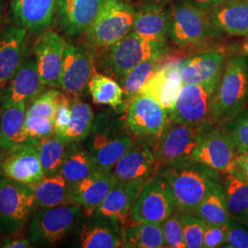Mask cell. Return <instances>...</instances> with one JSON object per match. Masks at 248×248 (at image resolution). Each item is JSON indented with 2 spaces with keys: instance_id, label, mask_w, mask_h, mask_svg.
I'll return each mask as SVG.
<instances>
[{
  "instance_id": "obj_27",
  "label": "cell",
  "mask_w": 248,
  "mask_h": 248,
  "mask_svg": "<svg viewBox=\"0 0 248 248\" xmlns=\"http://www.w3.org/2000/svg\"><path fill=\"white\" fill-rule=\"evenodd\" d=\"M215 28L232 35H248V0L226 1L210 15Z\"/></svg>"
},
{
  "instance_id": "obj_17",
  "label": "cell",
  "mask_w": 248,
  "mask_h": 248,
  "mask_svg": "<svg viewBox=\"0 0 248 248\" xmlns=\"http://www.w3.org/2000/svg\"><path fill=\"white\" fill-rule=\"evenodd\" d=\"M117 182L111 172L98 170L79 182L72 184L71 204L79 206L91 218Z\"/></svg>"
},
{
  "instance_id": "obj_22",
  "label": "cell",
  "mask_w": 248,
  "mask_h": 248,
  "mask_svg": "<svg viewBox=\"0 0 248 248\" xmlns=\"http://www.w3.org/2000/svg\"><path fill=\"white\" fill-rule=\"evenodd\" d=\"M183 85L179 71V63L169 64L161 67L146 82L139 94L154 98L169 113L175 105Z\"/></svg>"
},
{
  "instance_id": "obj_35",
  "label": "cell",
  "mask_w": 248,
  "mask_h": 248,
  "mask_svg": "<svg viewBox=\"0 0 248 248\" xmlns=\"http://www.w3.org/2000/svg\"><path fill=\"white\" fill-rule=\"evenodd\" d=\"M71 144L72 142L56 135L39 141L37 148L45 176L59 173Z\"/></svg>"
},
{
  "instance_id": "obj_4",
  "label": "cell",
  "mask_w": 248,
  "mask_h": 248,
  "mask_svg": "<svg viewBox=\"0 0 248 248\" xmlns=\"http://www.w3.org/2000/svg\"><path fill=\"white\" fill-rule=\"evenodd\" d=\"M165 46L166 43L149 41L134 31L130 32L108 47L104 68L115 78L122 80L138 63L154 57H161Z\"/></svg>"
},
{
  "instance_id": "obj_7",
  "label": "cell",
  "mask_w": 248,
  "mask_h": 248,
  "mask_svg": "<svg viewBox=\"0 0 248 248\" xmlns=\"http://www.w3.org/2000/svg\"><path fill=\"white\" fill-rule=\"evenodd\" d=\"M80 213L81 208L75 204L39 208L30 223V241L34 245L60 242L72 230Z\"/></svg>"
},
{
  "instance_id": "obj_25",
  "label": "cell",
  "mask_w": 248,
  "mask_h": 248,
  "mask_svg": "<svg viewBox=\"0 0 248 248\" xmlns=\"http://www.w3.org/2000/svg\"><path fill=\"white\" fill-rule=\"evenodd\" d=\"M26 31L10 27L0 37V90L17 73L23 62Z\"/></svg>"
},
{
  "instance_id": "obj_26",
  "label": "cell",
  "mask_w": 248,
  "mask_h": 248,
  "mask_svg": "<svg viewBox=\"0 0 248 248\" xmlns=\"http://www.w3.org/2000/svg\"><path fill=\"white\" fill-rule=\"evenodd\" d=\"M170 27V12L158 4H150L135 13L133 31L142 38L166 43Z\"/></svg>"
},
{
  "instance_id": "obj_49",
  "label": "cell",
  "mask_w": 248,
  "mask_h": 248,
  "mask_svg": "<svg viewBox=\"0 0 248 248\" xmlns=\"http://www.w3.org/2000/svg\"><path fill=\"white\" fill-rule=\"evenodd\" d=\"M228 0H189V2H191L192 4H194L196 6L202 8V9H206V8H216L220 5H222V3L226 2Z\"/></svg>"
},
{
  "instance_id": "obj_5",
  "label": "cell",
  "mask_w": 248,
  "mask_h": 248,
  "mask_svg": "<svg viewBox=\"0 0 248 248\" xmlns=\"http://www.w3.org/2000/svg\"><path fill=\"white\" fill-rule=\"evenodd\" d=\"M134 11L131 5L120 0H105L92 25L87 31V39L96 47L108 48L130 33Z\"/></svg>"
},
{
  "instance_id": "obj_41",
  "label": "cell",
  "mask_w": 248,
  "mask_h": 248,
  "mask_svg": "<svg viewBox=\"0 0 248 248\" xmlns=\"http://www.w3.org/2000/svg\"><path fill=\"white\" fill-rule=\"evenodd\" d=\"M59 90L50 89L43 92L37 98H34L31 105L26 109V117L28 116H43L53 120L55 113V103Z\"/></svg>"
},
{
  "instance_id": "obj_19",
  "label": "cell",
  "mask_w": 248,
  "mask_h": 248,
  "mask_svg": "<svg viewBox=\"0 0 248 248\" xmlns=\"http://www.w3.org/2000/svg\"><path fill=\"white\" fill-rule=\"evenodd\" d=\"M88 138L87 149L98 169L106 172L111 171L133 143L127 134H115L108 131L89 134Z\"/></svg>"
},
{
  "instance_id": "obj_28",
  "label": "cell",
  "mask_w": 248,
  "mask_h": 248,
  "mask_svg": "<svg viewBox=\"0 0 248 248\" xmlns=\"http://www.w3.org/2000/svg\"><path fill=\"white\" fill-rule=\"evenodd\" d=\"M96 220L82 226L79 246L84 248H116L121 247L122 237L119 222L115 220L95 217Z\"/></svg>"
},
{
  "instance_id": "obj_3",
  "label": "cell",
  "mask_w": 248,
  "mask_h": 248,
  "mask_svg": "<svg viewBox=\"0 0 248 248\" xmlns=\"http://www.w3.org/2000/svg\"><path fill=\"white\" fill-rule=\"evenodd\" d=\"M36 207L32 186L3 177L0 179V232L16 234L23 230Z\"/></svg>"
},
{
  "instance_id": "obj_42",
  "label": "cell",
  "mask_w": 248,
  "mask_h": 248,
  "mask_svg": "<svg viewBox=\"0 0 248 248\" xmlns=\"http://www.w3.org/2000/svg\"><path fill=\"white\" fill-rule=\"evenodd\" d=\"M27 133L37 141L54 135V122L43 116H28L25 122Z\"/></svg>"
},
{
  "instance_id": "obj_18",
  "label": "cell",
  "mask_w": 248,
  "mask_h": 248,
  "mask_svg": "<svg viewBox=\"0 0 248 248\" xmlns=\"http://www.w3.org/2000/svg\"><path fill=\"white\" fill-rule=\"evenodd\" d=\"M156 163L155 154L146 143L133 142L110 172L118 181L148 180Z\"/></svg>"
},
{
  "instance_id": "obj_24",
  "label": "cell",
  "mask_w": 248,
  "mask_h": 248,
  "mask_svg": "<svg viewBox=\"0 0 248 248\" xmlns=\"http://www.w3.org/2000/svg\"><path fill=\"white\" fill-rule=\"evenodd\" d=\"M105 0H58V11L64 30L70 35L87 31L97 18Z\"/></svg>"
},
{
  "instance_id": "obj_6",
  "label": "cell",
  "mask_w": 248,
  "mask_h": 248,
  "mask_svg": "<svg viewBox=\"0 0 248 248\" xmlns=\"http://www.w3.org/2000/svg\"><path fill=\"white\" fill-rule=\"evenodd\" d=\"M203 131V125L178 124L169 120L160 134L155 153L157 162L169 167L192 161Z\"/></svg>"
},
{
  "instance_id": "obj_23",
  "label": "cell",
  "mask_w": 248,
  "mask_h": 248,
  "mask_svg": "<svg viewBox=\"0 0 248 248\" xmlns=\"http://www.w3.org/2000/svg\"><path fill=\"white\" fill-rule=\"evenodd\" d=\"M27 103L3 105L0 112V148L9 150L27 143H38L25 128Z\"/></svg>"
},
{
  "instance_id": "obj_33",
  "label": "cell",
  "mask_w": 248,
  "mask_h": 248,
  "mask_svg": "<svg viewBox=\"0 0 248 248\" xmlns=\"http://www.w3.org/2000/svg\"><path fill=\"white\" fill-rule=\"evenodd\" d=\"M136 222L123 232L122 245L124 248H165L162 223Z\"/></svg>"
},
{
  "instance_id": "obj_45",
  "label": "cell",
  "mask_w": 248,
  "mask_h": 248,
  "mask_svg": "<svg viewBox=\"0 0 248 248\" xmlns=\"http://www.w3.org/2000/svg\"><path fill=\"white\" fill-rule=\"evenodd\" d=\"M224 246L226 248H248V230L242 222L232 220L227 228V236Z\"/></svg>"
},
{
  "instance_id": "obj_10",
  "label": "cell",
  "mask_w": 248,
  "mask_h": 248,
  "mask_svg": "<svg viewBox=\"0 0 248 248\" xmlns=\"http://www.w3.org/2000/svg\"><path fill=\"white\" fill-rule=\"evenodd\" d=\"M219 86L184 84L169 112V120L178 124L203 125L213 117V102Z\"/></svg>"
},
{
  "instance_id": "obj_14",
  "label": "cell",
  "mask_w": 248,
  "mask_h": 248,
  "mask_svg": "<svg viewBox=\"0 0 248 248\" xmlns=\"http://www.w3.org/2000/svg\"><path fill=\"white\" fill-rule=\"evenodd\" d=\"M168 111L149 96L139 94L128 107L129 129L140 136H160L167 122Z\"/></svg>"
},
{
  "instance_id": "obj_1",
  "label": "cell",
  "mask_w": 248,
  "mask_h": 248,
  "mask_svg": "<svg viewBox=\"0 0 248 248\" xmlns=\"http://www.w3.org/2000/svg\"><path fill=\"white\" fill-rule=\"evenodd\" d=\"M167 180L177 210L194 213L196 208L218 183V172L197 161L166 167L161 172Z\"/></svg>"
},
{
  "instance_id": "obj_16",
  "label": "cell",
  "mask_w": 248,
  "mask_h": 248,
  "mask_svg": "<svg viewBox=\"0 0 248 248\" xmlns=\"http://www.w3.org/2000/svg\"><path fill=\"white\" fill-rule=\"evenodd\" d=\"M45 86L38 72L35 59L28 58L9 83L0 90V104L3 106L32 101L44 92Z\"/></svg>"
},
{
  "instance_id": "obj_11",
  "label": "cell",
  "mask_w": 248,
  "mask_h": 248,
  "mask_svg": "<svg viewBox=\"0 0 248 248\" xmlns=\"http://www.w3.org/2000/svg\"><path fill=\"white\" fill-rule=\"evenodd\" d=\"M237 150L230 133L221 130L204 132L193 155V160L222 174L236 170Z\"/></svg>"
},
{
  "instance_id": "obj_31",
  "label": "cell",
  "mask_w": 248,
  "mask_h": 248,
  "mask_svg": "<svg viewBox=\"0 0 248 248\" xmlns=\"http://www.w3.org/2000/svg\"><path fill=\"white\" fill-rule=\"evenodd\" d=\"M222 186L231 218L248 224V180L234 171L226 175Z\"/></svg>"
},
{
  "instance_id": "obj_13",
  "label": "cell",
  "mask_w": 248,
  "mask_h": 248,
  "mask_svg": "<svg viewBox=\"0 0 248 248\" xmlns=\"http://www.w3.org/2000/svg\"><path fill=\"white\" fill-rule=\"evenodd\" d=\"M3 176L32 186L45 177L37 143H27L3 151Z\"/></svg>"
},
{
  "instance_id": "obj_43",
  "label": "cell",
  "mask_w": 248,
  "mask_h": 248,
  "mask_svg": "<svg viewBox=\"0 0 248 248\" xmlns=\"http://www.w3.org/2000/svg\"><path fill=\"white\" fill-rule=\"evenodd\" d=\"M70 105L71 100L60 92L56 98L54 113V135L56 136L64 137L70 119Z\"/></svg>"
},
{
  "instance_id": "obj_51",
  "label": "cell",
  "mask_w": 248,
  "mask_h": 248,
  "mask_svg": "<svg viewBox=\"0 0 248 248\" xmlns=\"http://www.w3.org/2000/svg\"><path fill=\"white\" fill-rule=\"evenodd\" d=\"M155 1H169V0H155Z\"/></svg>"
},
{
  "instance_id": "obj_9",
  "label": "cell",
  "mask_w": 248,
  "mask_h": 248,
  "mask_svg": "<svg viewBox=\"0 0 248 248\" xmlns=\"http://www.w3.org/2000/svg\"><path fill=\"white\" fill-rule=\"evenodd\" d=\"M214 25L205 10L189 1L177 3L170 13L169 34L177 45L196 44L214 34Z\"/></svg>"
},
{
  "instance_id": "obj_21",
  "label": "cell",
  "mask_w": 248,
  "mask_h": 248,
  "mask_svg": "<svg viewBox=\"0 0 248 248\" xmlns=\"http://www.w3.org/2000/svg\"><path fill=\"white\" fill-rule=\"evenodd\" d=\"M224 55L212 52L190 57L179 63L183 84L219 86L222 78Z\"/></svg>"
},
{
  "instance_id": "obj_47",
  "label": "cell",
  "mask_w": 248,
  "mask_h": 248,
  "mask_svg": "<svg viewBox=\"0 0 248 248\" xmlns=\"http://www.w3.org/2000/svg\"><path fill=\"white\" fill-rule=\"evenodd\" d=\"M31 242L24 238H6L1 243L0 248H31Z\"/></svg>"
},
{
  "instance_id": "obj_40",
  "label": "cell",
  "mask_w": 248,
  "mask_h": 248,
  "mask_svg": "<svg viewBox=\"0 0 248 248\" xmlns=\"http://www.w3.org/2000/svg\"><path fill=\"white\" fill-rule=\"evenodd\" d=\"M183 234L186 248H202L203 247L206 223L198 216L183 212Z\"/></svg>"
},
{
  "instance_id": "obj_34",
  "label": "cell",
  "mask_w": 248,
  "mask_h": 248,
  "mask_svg": "<svg viewBox=\"0 0 248 248\" xmlns=\"http://www.w3.org/2000/svg\"><path fill=\"white\" fill-rule=\"evenodd\" d=\"M196 216L205 223L228 225L231 216L225 200L223 186L218 183L208 193L194 211Z\"/></svg>"
},
{
  "instance_id": "obj_44",
  "label": "cell",
  "mask_w": 248,
  "mask_h": 248,
  "mask_svg": "<svg viewBox=\"0 0 248 248\" xmlns=\"http://www.w3.org/2000/svg\"><path fill=\"white\" fill-rule=\"evenodd\" d=\"M230 134L235 144L237 154L248 151V112L240 116L235 121Z\"/></svg>"
},
{
  "instance_id": "obj_12",
  "label": "cell",
  "mask_w": 248,
  "mask_h": 248,
  "mask_svg": "<svg viewBox=\"0 0 248 248\" xmlns=\"http://www.w3.org/2000/svg\"><path fill=\"white\" fill-rule=\"evenodd\" d=\"M94 75L91 54L84 48L66 45L62 61L60 89L72 96H79L89 88Z\"/></svg>"
},
{
  "instance_id": "obj_38",
  "label": "cell",
  "mask_w": 248,
  "mask_h": 248,
  "mask_svg": "<svg viewBox=\"0 0 248 248\" xmlns=\"http://www.w3.org/2000/svg\"><path fill=\"white\" fill-rule=\"evenodd\" d=\"M89 90L93 102L113 108L124 106V90L119 83L105 75L94 74L89 81Z\"/></svg>"
},
{
  "instance_id": "obj_29",
  "label": "cell",
  "mask_w": 248,
  "mask_h": 248,
  "mask_svg": "<svg viewBox=\"0 0 248 248\" xmlns=\"http://www.w3.org/2000/svg\"><path fill=\"white\" fill-rule=\"evenodd\" d=\"M56 0H13L12 10L18 23L27 29L37 30L53 20Z\"/></svg>"
},
{
  "instance_id": "obj_32",
  "label": "cell",
  "mask_w": 248,
  "mask_h": 248,
  "mask_svg": "<svg viewBox=\"0 0 248 248\" xmlns=\"http://www.w3.org/2000/svg\"><path fill=\"white\" fill-rule=\"evenodd\" d=\"M98 170L89 150L84 149L78 142H72L59 173L68 182L75 184Z\"/></svg>"
},
{
  "instance_id": "obj_48",
  "label": "cell",
  "mask_w": 248,
  "mask_h": 248,
  "mask_svg": "<svg viewBox=\"0 0 248 248\" xmlns=\"http://www.w3.org/2000/svg\"><path fill=\"white\" fill-rule=\"evenodd\" d=\"M235 171H237L242 177L248 180V151L238 154Z\"/></svg>"
},
{
  "instance_id": "obj_8",
  "label": "cell",
  "mask_w": 248,
  "mask_h": 248,
  "mask_svg": "<svg viewBox=\"0 0 248 248\" xmlns=\"http://www.w3.org/2000/svg\"><path fill=\"white\" fill-rule=\"evenodd\" d=\"M177 210L167 180L161 173L149 178L133 204L135 222L162 223Z\"/></svg>"
},
{
  "instance_id": "obj_20",
  "label": "cell",
  "mask_w": 248,
  "mask_h": 248,
  "mask_svg": "<svg viewBox=\"0 0 248 248\" xmlns=\"http://www.w3.org/2000/svg\"><path fill=\"white\" fill-rule=\"evenodd\" d=\"M147 180L118 181L94 213V217L124 223L132 213L133 204Z\"/></svg>"
},
{
  "instance_id": "obj_36",
  "label": "cell",
  "mask_w": 248,
  "mask_h": 248,
  "mask_svg": "<svg viewBox=\"0 0 248 248\" xmlns=\"http://www.w3.org/2000/svg\"><path fill=\"white\" fill-rule=\"evenodd\" d=\"M94 122V112L88 103L79 99H72L70 119L64 139L70 142L86 140L91 133Z\"/></svg>"
},
{
  "instance_id": "obj_2",
  "label": "cell",
  "mask_w": 248,
  "mask_h": 248,
  "mask_svg": "<svg viewBox=\"0 0 248 248\" xmlns=\"http://www.w3.org/2000/svg\"><path fill=\"white\" fill-rule=\"evenodd\" d=\"M248 101V59L236 55L225 65L214 98L213 118L220 122L230 120L239 114Z\"/></svg>"
},
{
  "instance_id": "obj_30",
  "label": "cell",
  "mask_w": 248,
  "mask_h": 248,
  "mask_svg": "<svg viewBox=\"0 0 248 248\" xmlns=\"http://www.w3.org/2000/svg\"><path fill=\"white\" fill-rule=\"evenodd\" d=\"M71 186L60 173L45 176L32 185L36 207L51 208L71 204Z\"/></svg>"
},
{
  "instance_id": "obj_39",
  "label": "cell",
  "mask_w": 248,
  "mask_h": 248,
  "mask_svg": "<svg viewBox=\"0 0 248 248\" xmlns=\"http://www.w3.org/2000/svg\"><path fill=\"white\" fill-rule=\"evenodd\" d=\"M183 211L176 210L162 222L165 248H184L186 244L183 234Z\"/></svg>"
},
{
  "instance_id": "obj_46",
  "label": "cell",
  "mask_w": 248,
  "mask_h": 248,
  "mask_svg": "<svg viewBox=\"0 0 248 248\" xmlns=\"http://www.w3.org/2000/svg\"><path fill=\"white\" fill-rule=\"evenodd\" d=\"M228 225H216L206 223L202 248H215L224 246L226 242Z\"/></svg>"
},
{
  "instance_id": "obj_37",
  "label": "cell",
  "mask_w": 248,
  "mask_h": 248,
  "mask_svg": "<svg viewBox=\"0 0 248 248\" xmlns=\"http://www.w3.org/2000/svg\"><path fill=\"white\" fill-rule=\"evenodd\" d=\"M160 57H154L138 63L132 70L128 72L122 82V88L124 90V104L129 107L133 99L139 95L142 87L146 82L159 70Z\"/></svg>"
},
{
  "instance_id": "obj_50",
  "label": "cell",
  "mask_w": 248,
  "mask_h": 248,
  "mask_svg": "<svg viewBox=\"0 0 248 248\" xmlns=\"http://www.w3.org/2000/svg\"><path fill=\"white\" fill-rule=\"evenodd\" d=\"M3 160H4V153L0 148V179L4 177L3 176Z\"/></svg>"
},
{
  "instance_id": "obj_15",
  "label": "cell",
  "mask_w": 248,
  "mask_h": 248,
  "mask_svg": "<svg viewBox=\"0 0 248 248\" xmlns=\"http://www.w3.org/2000/svg\"><path fill=\"white\" fill-rule=\"evenodd\" d=\"M65 46L64 40L53 31L43 33L36 42L34 53L37 68L46 86L60 88Z\"/></svg>"
}]
</instances>
